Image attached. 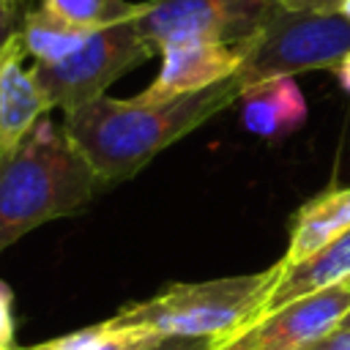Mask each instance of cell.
I'll return each instance as SVG.
<instances>
[{
  "mask_svg": "<svg viewBox=\"0 0 350 350\" xmlns=\"http://www.w3.org/2000/svg\"><path fill=\"white\" fill-rule=\"evenodd\" d=\"M16 33H19L25 55L33 57V63H55V60L68 57L74 49H79L93 30L71 25L63 16L41 5V8H30L22 14Z\"/></svg>",
  "mask_w": 350,
  "mask_h": 350,
  "instance_id": "cell-13",
  "label": "cell"
},
{
  "mask_svg": "<svg viewBox=\"0 0 350 350\" xmlns=\"http://www.w3.org/2000/svg\"><path fill=\"white\" fill-rule=\"evenodd\" d=\"M41 5L63 16L66 22L88 30L131 22L139 14V3H129V0H41Z\"/></svg>",
  "mask_w": 350,
  "mask_h": 350,
  "instance_id": "cell-15",
  "label": "cell"
},
{
  "mask_svg": "<svg viewBox=\"0 0 350 350\" xmlns=\"http://www.w3.org/2000/svg\"><path fill=\"white\" fill-rule=\"evenodd\" d=\"M276 8V0H145L134 27L156 52L178 38L246 44Z\"/></svg>",
  "mask_w": 350,
  "mask_h": 350,
  "instance_id": "cell-6",
  "label": "cell"
},
{
  "mask_svg": "<svg viewBox=\"0 0 350 350\" xmlns=\"http://www.w3.org/2000/svg\"><path fill=\"white\" fill-rule=\"evenodd\" d=\"M309 350H350V328H334L328 336L314 342Z\"/></svg>",
  "mask_w": 350,
  "mask_h": 350,
  "instance_id": "cell-20",
  "label": "cell"
},
{
  "mask_svg": "<svg viewBox=\"0 0 350 350\" xmlns=\"http://www.w3.org/2000/svg\"><path fill=\"white\" fill-rule=\"evenodd\" d=\"M0 350L16 347V317H14V290L0 279Z\"/></svg>",
  "mask_w": 350,
  "mask_h": 350,
  "instance_id": "cell-16",
  "label": "cell"
},
{
  "mask_svg": "<svg viewBox=\"0 0 350 350\" xmlns=\"http://www.w3.org/2000/svg\"><path fill=\"white\" fill-rule=\"evenodd\" d=\"M284 11H317V14H339L342 0H276Z\"/></svg>",
  "mask_w": 350,
  "mask_h": 350,
  "instance_id": "cell-18",
  "label": "cell"
},
{
  "mask_svg": "<svg viewBox=\"0 0 350 350\" xmlns=\"http://www.w3.org/2000/svg\"><path fill=\"white\" fill-rule=\"evenodd\" d=\"M347 282H350V230L342 232L328 246H323L320 252H314L312 257H306L304 262L284 265V273H282L276 290L271 293L265 314L290 304V301H295V298H301V295L317 293V290L331 287V284H347Z\"/></svg>",
  "mask_w": 350,
  "mask_h": 350,
  "instance_id": "cell-12",
  "label": "cell"
},
{
  "mask_svg": "<svg viewBox=\"0 0 350 350\" xmlns=\"http://www.w3.org/2000/svg\"><path fill=\"white\" fill-rule=\"evenodd\" d=\"M284 262L257 273L221 276L211 282H178L161 293L118 309L109 320L126 328H142L161 339H216L230 342L252 328L271 301Z\"/></svg>",
  "mask_w": 350,
  "mask_h": 350,
  "instance_id": "cell-3",
  "label": "cell"
},
{
  "mask_svg": "<svg viewBox=\"0 0 350 350\" xmlns=\"http://www.w3.org/2000/svg\"><path fill=\"white\" fill-rule=\"evenodd\" d=\"M25 49L19 33L0 49V161H5L36 123L52 109L33 68H25Z\"/></svg>",
  "mask_w": 350,
  "mask_h": 350,
  "instance_id": "cell-9",
  "label": "cell"
},
{
  "mask_svg": "<svg viewBox=\"0 0 350 350\" xmlns=\"http://www.w3.org/2000/svg\"><path fill=\"white\" fill-rule=\"evenodd\" d=\"M213 350H252V347H249V345L241 339V334H238L235 339H230V342H221V345H219V347H213Z\"/></svg>",
  "mask_w": 350,
  "mask_h": 350,
  "instance_id": "cell-22",
  "label": "cell"
},
{
  "mask_svg": "<svg viewBox=\"0 0 350 350\" xmlns=\"http://www.w3.org/2000/svg\"><path fill=\"white\" fill-rule=\"evenodd\" d=\"M221 342L216 339H186V336H170V339H161L153 350H213L219 347Z\"/></svg>",
  "mask_w": 350,
  "mask_h": 350,
  "instance_id": "cell-19",
  "label": "cell"
},
{
  "mask_svg": "<svg viewBox=\"0 0 350 350\" xmlns=\"http://www.w3.org/2000/svg\"><path fill=\"white\" fill-rule=\"evenodd\" d=\"M161 66L153 82L137 93L134 98L142 104H164L180 96H191L208 90L230 77H235L243 66V46L208 41V38H178L159 46Z\"/></svg>",
  "mask_w": 350,
  "mask_h": 350,
  "instance_id": "cell-7",
  "label": "cell"
},
{
  "mask_svg": "<svg viewBox=\"0 0 350 350\" xmlns=\"http://www.w3.org/2000/svg\"><path fill=\"white\" fill-rule=\"evenodd\" d=\"M159 342L161 336L150 331L126 328V325H115L112 320H104L98 325H88V328L55 336L33 347H19V350H153Z\"/></svg>",
  "mask_w": 350,
  "mask_h": 350,
  "instance_id": "cell-14",
  "label": "cell"
},
{
  "mask_svg": "<svg viewBox=\"0 0 350 350\" xmlns=\"http://www.w3.org/2000/svg\"><path fill=\"white\" fill-rule=\"evenodd\" d=\"M350 312V284H331L301 295L241 334L252 350H309L314 342L339 328Z\"/></svg>",
  "mask_w": 350,
  "mask_h": 350,
  "instance_id": "cell-8",
  "label": "cell"
},
{
  "mask_svg": "<svg viewBox=\"0 0 350 350\" xmlns=\"http://www.w3.org/2000/svg\"><path fill=\"white\" fill-rule=\"evenodd\" d=\"M347 284H350V282H347Z\"/></svg>",
  "mask_w": 350,
  "mask_h": 350,
  "instance_id": "cell-25",
  "label": "cell"
},
{
  "mask_svg": "<svg viewBox=\"0 0 350 350\" xmlns=\"http://www.w3.org/2000/svg\"><path fill=\"white\" fill-rule=\"evenodd\" d=\"M339 14H342V16L350 22V0H342V5H339Z\"/></svg>",
  "mask_w": 350,
  "mask_h": 350,
  "instance_id": "cell-23",
  "label": "cell"
},
{
  "mask_svg": "<svg viewBox=\"0 0 350 350\" xmlns=\"http://www.w3.org/2000/svg\"><path fill=\"white\" fill-rule=\"evenodd\" d=\"M98 189L101 180L66 129L41 118L0 161V254L25 232L85 211Z\"/></svg>",
  "mask_w": 350,
  "mask_h": 350,
  "instance_id": "cell-2",
  "label": "cell"
},
{
  "mask_svg": "<svg viewBox=\"0 0 350 350\" xmlns=\"http://www.w3.org/2000/svg\"><path fill=\"white\" fill-rule=\"evenodd\" d=\"M331 71H334V77H336L339 88H342V90L350 96V52H347V55H345V57H342V60H339V63H336Z\"/></svg>",
  "mask_w": 350,
  "mask_h": 350,
  "instance_id": "cell-21",
  "label": "cell"
},
{
  "mask_svg": "<svg viewBox=\"0 0 350 350\" xmlns=\"http://www.w3.org/2000/svg\"><path fill=\"white\" fill-rule=\"evenodd\" d=\"M339 328H350V312L342 317V323H339Z\"/></svg>",
  "mask_w": 350,
  "mask_h": 350,
  "instance_id": "cell-24",
  "label": "cell"
},
{
  "mask_svg": "<svg viewBox=\"0 0 350 350\" xmlns=\"http://www.w3.org/2000/svg\"><path fill=\"white\" fill-rule=\"evenodd\" d=\"M243 46V66L235 74L246 88L295 77L301 71L334 68L350 52V22L342 14L276 8L265 27Z\"/></svg>",
  "mask_w": 350,
  "mask_h": 350,
  "instance_id": "cell-4",
  "label": "cell"
},
{
  "mask_svg": "<svg viewBox=\"0 0 350 350\" xmlns=\"http://www.w3.org/2000/svg\"><path fill=\"white\" fill-rule=\"evenodd\" d=\"M241 123L265 142H282L306 123V98L295 77L257 82L241 93Z\"/></svg>",
  "mask_w": 350,
  "mask_h": 350,
  "instance_id": "cell-10",
  "label": "cell"
},
{
  "mask_svg": "<svg viewBox=\"0 0 350 350\" xmlns=\"http://www.w3.org/2000/svg\"><path fill=\"white\" fill-rule=\"evenodd\" d=\"M241 93V79L230 77L208 90L164 104L101 96L68 112L63 129L93 167L101 186H115L134 178L164 148L189 137L205 120L232 107Z\"/></svg>",
  "mask_w": 350,
  "mask_h": 350,
  "instance_id": "cell-1",
  "label": "cell"
},
{
  "mask_svg": "<svg viewBox=\"0 0 350 350\" xmlns=\"http://www.w3.org/2000/svg\"><path fill=\"white\" fill-rule=\"evenodd\" d=\"M19 5L22 0H0V49L14 38V33L19 30Z\"/></svg>",
  "mask_w": 350,
  "mask_h": 350,
  "instance_id": "cell-17",
  "label": "cell"
},
{
  "mask_svg": "<svg viewBox=\"0 0 350 350\" xmlns=\"http://www.w3.org/2000/svg\"><path fill=\"white\" fill-rule=\"evenodd\" d=\"M153 55L156 49L137 33L131 19L93 30L88 41L63 60L33 63V77L41 85L49 107H57L68 115L101 98L115 79L150 60Z\"/></svg>",
  "mask_w": 350,
  "mask_h": 350,
  "instance_id": "cell-5",
  "label": "cell"
},
{
  "mask_svg": "<svg viewBox=\"0 0 350 350\" xmlns=\"http://www.w3.org/2000/svg\"><path fill=\"white\" fill-rule=\"evenodd\" d=\"M350 230V186H328L290 219L284 265H298Z\"/></svg>",
  "mask_w": 350,
  "mask_h": 350,
  "instance_id": "cell-11",
  "label": "cell"
}]
</instances>
